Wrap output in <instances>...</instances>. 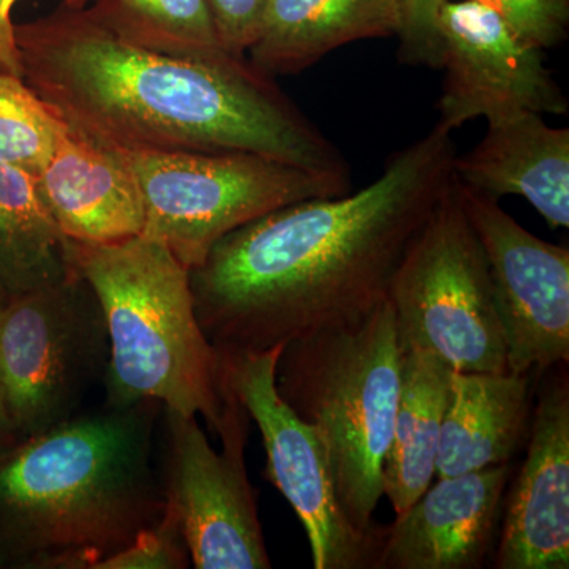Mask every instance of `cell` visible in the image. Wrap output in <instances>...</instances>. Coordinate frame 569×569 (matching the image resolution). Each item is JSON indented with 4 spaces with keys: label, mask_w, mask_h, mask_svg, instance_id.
<instances>
[{
    "label": "cell",
    "mask_w": 569,
    "mask_h": 569,
    "mask_svg": "<svg viewBox=\"0 0 569 569\" xmlns=\"http://www.w3.org/2000/svg\"><path fill=\"white\" fill-rule=\"evenodd\" d=\"M455 157L452 133L436 123L359 192L283 206L223 236L190 271L209 342L258 353L372 313L448 189Z\"/></svg>",
    "instance_id": "6da1fadb"
},
{
    "label": "cell",
    "mask_w": 569,
    "mask_h": 569,
    "mask_svg": "<svg viewBox=\"0 0 569 569\" xmlns=\"http://www.w3.org/2000/svg\"><path fill=\"white\" fill-rule=\"evenodd\" d=\"M14 43L26 84L103 148L257 153L350 178L335 142L249 58L144 50L63 3L39 20L14 22Z\"/></svg>",
    "instance_id": "7a4b0ae2"
},
{
    "label": "cell",
    "mask_w": 569,
    "mask_h": 569,
    "mask_svg": "<svg viewBox=\"0 0 569 569\" xmlns=\"http://www.w3.org/2000/svg\"><path fill=\"white\" fill-rule=\"evenodd\" d=\"M162 408L104 403L0 449V568L97 569L156 522Z\"/></svg>",
    "instance_id": "3957f363"
},
{
    "label": "cell",
    "mask_w": 569,
    "mask_h": 569,
    "mask_svg": "<svg viewBox=\"0 0 569 569\" xmlns=\"http://www.w3.org/2000/svg\"><path fill=\"white\" fill-rule=\"evenodd\" d=\"M69 258L107 321L104 403L156 400L203 418L216 433L224 403L222 358L194 312L190 269L144 233L112 244L69 239Z\"/></svg>",
    "instance_id": "277c9868"
},
{
    "label": "cell",
    "mask_w": 569,
    "mask_h": 569,
    "mask_svg": "<svg viewBox=\"0 0 569 569\" xmlns=\"http://www.w3.org/2000/svg\"><path fill=\"white\" fill-rule=\"evenodd\" d=\"M402 350L389 301L355 323L284 343L276 387L323 445L336 497L351 526L377 533L383 466L400 396Z\"/></svg>",
    "instance_id": "5b68a950"
},
{
    "label": "cell",
    "mask_w": 569,
    "mask_h": 569,
    "mask_svg": "<svg viewBox=\"0 0 569 569\" xmlns=\"http://www.w3.org/2000/svg\"><path fill=\"white\" fill-rule=\"evenodd\" d=\"M114 152L140 189L142 233L162 242L190 271L223 236L258 217L298 201L351 192L350 178L257 153Z\"/></svg>",
    "instance_id": "8992f818"
},
{
    "label": "cell",
    "mask_w": 569,
    "mask_h": 569,
    "mask_svg": "<svg viewBox=\"0 0 569 569\" xmlns=\"http://www.w3.org/2000/svg\"><path fill=\"white\" fill-rule=\"evenodd\" d=\"M388 301L400 350L430 351L455 372H508L488 258L455 174L408 244Z\"/></svg>",
    "instance_id": "52a82bcc"
},
{
    "label": "cell",
    "mask_w": 569,
    "mask_h": 569,
    "mask_svg": "<svg viewBox=\"0 0 569 569\" xmlns=\"http://www.w3.org/2000/svg\"><path fill=\"white\" fill-rule=\"evenodd\" d=\"M108 361L102 307L77 271L10 296L0 309V397L17 440L77 417Z\"/></svg>",
    "instance_id": "ba28073f"
},
{
    "label": "cell",
    "mask_w": 569,
    "mask_h": 569,
    "mask_svg": "<svg viewBox=\"0 0 569 569\" xmlns=\"http://www.w3.org/2000/svg\"><path fill=\"white\" fill-rule=\"evenodd\" d=\"M162 410L164 501L181 523L193 567L271 568L247 477L250 417L246 408L224 383L223 413L216 432L222 451L211 447L197 417Z\"/></svg>",
    "instance_id": "9c48e42d"
},
{
    "label": "cell",
    "mask_w": 569,
    "mask_h": 569,
    "mask_svg": "<svg viewBox=\"0 0 569 569\" xmlns=\"http://www.w3.org/2000/svg\"><path fill=\"white\" fill-rule=\"evenodd\" d=\"M282 348L220 353L224 383L260 429L264 477L301 520L313 568L373 569L383 541V526L377 533L358 530L340 507L320 438L296 417L277 391L276 367Z\"/></svg>",
    "instance_id": "30bf717a"
},
{
    "label": "cell",
    "mask_w": 569,
    "mask_h": 569,
    "mask_svg": "<svg viewBox=\"0 0 569 569\" xmlns=\"http://www.w3.org/2000/svg\"><path fill=\"white\" fill-rule=\"evenodd\" d=\"M458 186L488 258L508 372L542 373L568 362L569 250L531 234L496 198Z\"/></svg>",
    "instance_id": "8fae6325"
},
{
    "label": "cell",
    "mask_w": 569,
    "mask_h": 569,
    "mask_svg": "<svg viewBox=\"0 0 569 569\" xmlns=\"http://www.w3.org/2000/svg\"><path fill=\"white\" fill-rule=\"evenodd\" d=\"M438 33L445 81L437 123L448 132L523 111L567 114L568 97L546 67L545 51L519 39L488 7L447 0Z\"/></svg>",
    "instance_id": "7c38bea8"
},
{
    "label": "cell",
    "mask_w": 569,
    "mask_h": 569,
    "mask_svg": "<svg viewBox=\"0 0 569 569\" xmlns=\"http://www.w3.org/2000/svg\"><path fill=\"white\" fill-rule=\"evenodd\" d=\"M527 458L503 501L496 568H569V388H542Z\"/></svg>",
    "instance_id": "4fadbf2b"
},
{
    "label": "cell",
    "mask_w": 569,
    "mask_h": 569,
    "mask_svg": "<svg viewBox=\"0 0 569 569\" xmlns=\"http://www.w3.org/2000/svg\"><path fill=\"white\" fill-rule=\"evenodd\" d=\"M509 463L437 478L383 527L373 569H479L493 552Z\"/></svg>",
    "instance_id": "5bb4252c"
},
{
    "label": "cell",
    "mask_w": 569,
    "mask_h": 569,
    "mask_svg": "<svg viewBox=\"0 0 569 569\" xmlns=\"http://www.w3.org/2000/svg\"><path fill=\"white\" fill-rule=\"evenodd\" d=\"M37 182L70 241L112 244L144 230L140 189L121 157L67 123Z\"/></svg>",
    "instance_id": "9a60e30c"
},
{
    "label": "cell",
    "mask_w": 569,
    "mask_h": 569,
    "mask_svg": "<svg viewBox=\"0 0 569 569\" xmlns=\"http://www.w3.org/2000/svg\"><path fill=\"white\" fill-rule=\"evenodd\" d=\"M488 126L473 149L456 153V179L498 201L508 194L526 198L550 228H568L569 129L550 127L530 111Z\"/></svg>",
    "instance_id": "2e32d148"
},
{
    "label": "cell",
    "mask_w": 569,
    "mask_h": 569,
    "mask_svg": "<svg viewBox=\"0 0 569 569\" xmlns=\"http://www.w3.org/2000/svg\"><path fill=\"white\" fill-rule=\"evenodd\" d=\"M399 0H268L249 61L269 77L309 69L359 40L397 36Z\"/></svg>",
    "instance_id": "e0dca14e"
},
{
    "label": "cell",
    "mask_w": 569,
    "mask_h": 569,
    "mask_svg": "<svg viewBox=\"0 0 569 569\" xmlns=\"http://www.w3.org/2000/svg\"><path fill=\"white\" fill-rule=\"evenodd\" d=\"M531 373L455 372L437 478L509 463L529 430Z\"/></svg>",
    "instance_id": "ac0fdd59"
},
{
    "label": "cell",
    "mask_w": 569,
    "mask_h": 569,
    "mask_svg": "<svg viewBox=\"0 0 569 569\" xmlns=\"http://www.w3.org/2000/svg\"><path fill=\"white\" fill-rule=\"evenodd\" d=\"M455 370L426 350L402 351L399 406L383 466V497L396 515L432 485Z\"/></svg>",
    "instance_id": "d6986e66"
},
{
    "label": "cell",
    "mask_w": 569,
    "mask_h": 569,
    "mask_svg": "<svg viewBox=\"0 0 569 569\" xmlns=\"http://www.w3.org/2000/svg\"><path fill=\"white\" fill-rule=\"evenodd\" d=\"M69 239L52 219L36 176L0 162V287L13 296L73 272Z\"/></svg>",
    "instance_id": "ffe728a7"
},
{
    "label": "cell",
    "mask_w": 569,
    "mask_h": 569,
    "mask_svg": "<svg viewBox=\"0 0 569 569\" xmlns=\"http://www.w3.org/2000/svg\"><path fill=\"white\" fill-rule=\"evenodd\" d=\"M89 17L119 39L176 58L228 52L208 0H92Z\"/></svg>",
    "instance_id": "44dd1931"
},
{
    "label": "cell",
    "mask_w": 569,
    "mask_h": 569,
    "mask_svg": "<svg viewBox=\"0 0 569 569\" xmlns=\"http://www.w3.org/2000/svg\"><path fill=\"white\" fill-rule=\"evenodd\" d=\"M66 122L14 74L0 71V162L39 176Z\"/></svg>",
    "instance_id": "7402d4cb"
},
{
    "label": "cell",
    "mask_w": 569,
    "mask_h": 569,
    "mask_svg": "<svg viewBox=\"0 0 569 569\" xmlns=\"http://www.w3.org/2000/svg\"><path fill=\"white\" fill-rule=\"evenodd\" d=\"M190 563L192 560L181 523L164 501L162 516L97 569H183Z\"/></svg>",
    "instance_id": "603a6c76"
},
{
    "label": "cell",
    "mask_w": 569,
    "mask_h": 569,
    "mask_svg": "<svg viewBox=\"0 0 569 569\" xmlns=\"http://www.w3.org/2000/svg\"><path fill=\"white\" fill-rule=\"evenodd\" d=\"M488 7L519 39L539 50L568 39L569 0H473Z\"/></svg>",
    "instance_id": "cb8c5ba5"
},
{
    "label": "cell",
    "mask_w": 569,
    "mask_h": 569,
    "mask_svg": "<svg viewBox=\"0 0 569 569\" xmlns=\"http://www.w3.org/2000/svg\"><path fill=\"white\" fill-rule=\"evenodd\" d=\"M447 0H399L402 26L399 58L410 66L440 69V33L438 11Z\"/></svg>",
    "instance_id": "d4e9b609"
},
{
    "label": "cell",
    "mask_w": 569,
    "mask_h": 569,
    "mask_svg": "<svg viewBox=\"0 0 569 569\" xmlns=\"http://www.w3.org/2000/svg\"><path fill=\"white\" fill-rule=\"evenodd\" d=\"M220 43L228 52L247 58L268 0H208Z\"/></svg>",
    "instance_id": "484cf974"
},
{
    "label": "cell",
    "mask_w": 569,
    "mask_h": 569,
    "mask_svg": "<svg viewBox=\"0 0 569 569\" xmlns=\"http://www.w3.org/2000/svg\"><path fill=\"white\" fill-rule=\"evenodd\" d=\"M92 0H66L70 9H86ZM18 0H0V71L21 78L20 59L14 43V22L11 20Z\"/></svg>",
    "instance_id": "4316f807"
},
{
    "label": "cell",
    "mask_w": 569,
    "mask_h": 569,
    "mask_svg": "<svg viewBox=\"0 0 569 569\" xmlns=\"http://www.w3.org/2000/svg\"><path fill=\"white\" fill-rule=\"evenodd\" d=\"M14 441H18L17 436H14L13 426H11L2 397H0V449L10 447Z\"/></svg>",
    "instance_id": "83f0119b"
},
{
    "label": "cell",
    "mask_w": 569,
    "mask_h": 569,
    "mask_svg": "<svg viewBox=\"0 0 569 569\" xmlns=\"http://www.w3.org/2000/svg\"><path fill=\"white\" fill-rule=\"evenodd\" d=\"M7 299H9V296H7L6 291H3L2 287H0V309H2L3 305H6Z\"/></svg>",
    "instance_id": "f1b7e54d"
}]
</instances>
